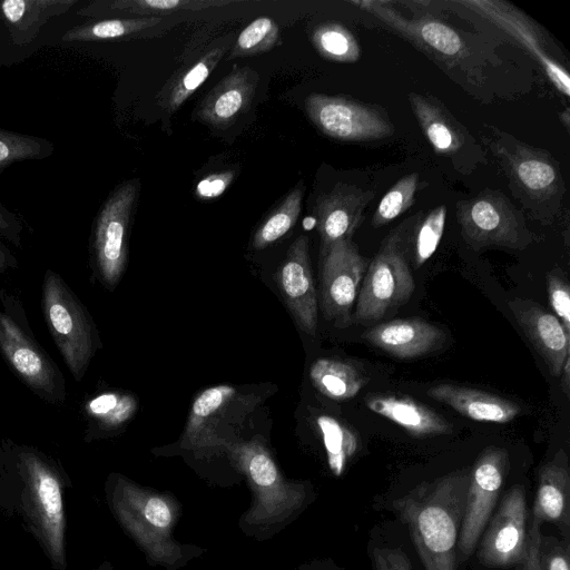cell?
<instances>
[{
	"label": "cell",
	"instance_id": "obj_1",
	"mask_svg": "<svg viewBox=\"0 0 570 570\" xmlns=\"http://www.w3.org/2000/svg\"><path fill=\"white\" fill-rule=\"evenodd\" d=\"M71 485L58 459L0 440V514L32 537L53 570H67L63 501Z\"/></svg>",
	"mask_w": 570,
	"mask_h": 570
},
{
	"label": "cell",
	"instance_id": "obj_2",
	"mask_svg": "<svg viewBox=\"0 0 570 570\" xmlns=\"http://www.w3.org/2000/svg\"><path fill=\"white\" fill-rule=\"evenodd\" d=\"M471 469L424 481L394 502L425 570H456V546Z\"/></svg>",
	"mask_w": 570,
	"mask_h": 570
},
{
	"label": "cell",
	"instance_id": "obj_3",
	"mask_svg": "<svg viewBox=\"0 0 570 570\" xmlns=\"http://www.w3.org/2000/svg\"><path fill=\"white\" fill-rule=\"evenodd\" d=\"M484 141L504 171L510 189L542 225L552 224L562 208L566 187L560 166L544 149L487 126Z\"/></svg>",
	"mask_w": 570,
	"mask_h": 570
},
{
	"label": "cell",
	"instance_id": "obj_4",
	"mask_svg": "<svg viewBox=\"0 0 570 570\" xmlns=\"http://www.w3.org/2000/svg\"><path fill=\"white\" fill-rule=\"evenodd\" d=\"M416 213L394 227L367 265L350 325L377 322L406 304L415 289L410 266L413 237L422 217Z\"/></svg>",
	"mask_w": 570,
	"mask_h": 570
},
{
	"label": "cell",
	"instance_id": "obj_5",
	"mask_svg": "<svg viewBox=\"0 0 570 570\" xmlns=\"http://www.w3.org/2000/svg\"><path fill=\"white\" fill-rule=\"evenodd\" d=\"M0 354L7 365L42 401L62 405L63 373L36 340L22 305L4 291H0Z\"/></svg>",
	"mask_w": 570,
	"mask_h": 570
},
{
	"label": "cell",
	"instance_id": "obj_6",
	"mask_svg": "<svg viewBox=\"0 0 570 570\" xmlns=\"http://www.w3.org/2000/svg\"><path fill=\"white\" fill-rule=\"evenodd\" d=\"M47 328L76 381H80L99 347L96 325L83 303L56 272L47 271L41 288Z\"/></svg>",
	"mask_w": 570,
	"mask_h": 570
},
{
	"label": "cell",
	"instance_id": "obj_7",
	"mask_svg": "<svg viewBox=\"0 0 570 570\" xmlns=\"http://www.w3.org/2000/svg\"><path fill=\"white\" fill-rule=\"evenodd\" d=\"M464 240L475 250L488 247L525 249L535 240L523 214L498 190L485 189L458 203Z\"/></svg>",
	"mask_w": 570,
	"mask_h": 570
},
{
	"label": "cell",
	"instance_id": "obj_8",
	"mask_svg": "<svg viewBox=\"0 0 570 570\" xmlns=\"http://www.w3.org/2000/svg\"><path fill=\"white\" fill-rule=\"evenodd\" d=\"M305 111L322 134L340 141H375L395 131L384 108L343 96L311 94Z\"/></svg>",
	"mask_w": 570,
	"mask_h": 570
},
{
	"label": "cell",
	"instance_id": "obj_9",
	"mask_svg": "<svg viewBox=\"0 0 570 570\" xmlns=\"http://www.w3.org/2000/svg\"><path fill=\"white\" fill-rule=\"evenodd\" d=\"M137 196V181L118 186L102 205L95 223L92 254L100 282L115 287L127 262V237Z\"/></svg>",
	"mask_w": 570,
	"mask_h": 570
},
{
	"label": "cell",
	"instance_id": "obj_10",
	"mask_svg": "<svg viewBox=\"0 0 570 570\" xmlns=\"http://www.w3.org/2000/svg\"><path fill=\"white\" fill-rule=\"evenodd\" d=\"M509 466L510 459L505 449L488 446L470 471L458 540L459 552L464 559L473 553L488 525Z\"/></svg>",
	"mask_w": 570,
	"mask_h": 570
},
{
	"label": "cell",
	"instance_id": "obj_11",
	"mask_svg": "<svg viewBox=\"0 0 570 570\" xmlns=\"http://www.w3.org/2000/svg\"><path fill=\"white\" fill-rule=\"evenodd\" d=\"M321 308L337 326H348L367 261L352 239H343L321 253Z\"/></svg>",
	"mask_w": 570,
	"mask_h": 570
},
{
	"label": "cell",
	"instance_id": "obj_12",
	"mask_svg": "<svg viewBox=\"0 0 570 570\" xmlns=\"http://www.w3.org/2000/svg\"><path fill=\"white\" fill-rule=\"evenodd\" d=\"M407 99L420 128L438 155L448 157L464 174L484 160L472 135L436 98L410 92Z\"/></svg>",
	"mask_w": 570,
	"mask_h": 570
},
{
	"label": "cell",
	"instance_id": "obj_13",
	"mask_svg": "<svg viewBox=\"0 0 570 570\" xmlns=\"http://www.w3.org/2000/svg\"><path fill=\"white\" fill-rule=\"evenodd\" d=\"M458 3L513 38L539 63L552 86L564 97L570 96V77L567 69L550 52L542 31L525 13L500 0H470Z\"/></svg>",
	"mask_w": 570,
	"mask_h": 570
},
{
	"label": "cell",
	"instance_id": "obj_14",
	"mask_svg": "<svg viewBox=\"0 0 570 570\" xmlns=\"http://www.w3.org/2000/svg\"><path fill=\"white\" fill-rule=\"evenodd\" d=\"M523 488L514 485L504 495L488 529L482 533L478 559L485 567H509L521 561L528 529Z\"/></svg>",
	"mask_w": 570,
	"mask_h": 570
},
{
	"label": "cell",
	"instance_id": "obj_15",
	"mask_svg": "<svg viewBox=\"0 0 570 570\" xmlns=\"http://www.w3.org/2000/svg\"><path fill=\"white\" fill-rule=\"evenodd\" d=\"M232 458L249 479L258 499L257 511L263 517H277L297 507L302 501L301 491L286 483L271 453L255 439L232 443Z\"/></svg>",
	"mask_w": 570,
	"mask_h": 570
},
{
	"label": "cell",
	"instance_id": "obj_16",
	"mask_svg": "<svg viewBox=\"0 0 570 570\" xmlns=\"http://www.w3.org/2000/svg\"><path fill=\"white\" fill-rule=\"evenodd\" d=\"M277 283L299 330L311 336L315 335L318 302L306 235L298 236L288 248L277 272Z\"/></svg>",
	"mask_w": 570,
	"mask_h": 570
},
{
	"label": "cell",
	"instance_id": "obj_17",
	"mask_svg": "<svg viewBox=\"0 0 570 570\" xmlns=\"http://www.w3.org/2000/svg\"><path fill=\"white\" fill-rule=\"evenodd\" d=\"M508 307L553 376L570 355V334L558 317L530 298L515 297Z\"/></svg>",
	"mask_w": 570,
	"mask_h": 570
},
{
	"label": "cell",
	"instance_id": "obj_18",
	"mask_svg": "<svg viewBox=\"0 0 570 570\" xmlns=\"http://www.w3.org/2000/svg\"><path fill=\"white\" fill-rule=\"evenodd\" d=\"M373 198L372 190L342 183L317 198L315 215L321 236V253L338 240L352 239Z\"/></svg>",
	"mask_w": 570,
	"mask_h": 570
},
{
	"label": "cell",
	"instance_id": "obj_19",
	"mask_svg": "<svg viewBox=\"0 0 570 570\" xmlns=\"http://www.w3.org/2000/svg\"><path fill=\"white\" fill-rule=\"evenodd\" d=\"M368 344L402 360L416 358L445 345L446 335L436 325L420 318L393 320L362 334Z\"/></svg>",
	"mask_w": 570,
	"mask_h": 570
},
{
	"label": "cell",
	"instance_id": "obj_20",
	"mask_svg": "<svg viewBox=\"0 0 570 570\" xmlns=\"http://www.w3.org/2000/svg\"><path fill=\"white\" fill-rule=\"evenodd\" d=\"M240 400L242 396L230 385H217L199 393L190 407L183 446L205 450L220 445L218 432L227 426L229 414Z\"/></svg>",
	"mask_w": 570,
	"mask_h": 570
},
{
	"label": "cell",
	"instance_id": "obj_21",
	"mask_svg": "<svg viewBox=\"0 0 570 570\" xmlns=\"http://www.w3.org/2000/svg\"><path fill=\"white\" fill-rule=\"evenodd\" d=\"M259 81L258 73L249 67L234 65L204 98L196 109V116L208 126L224 129L229 127L249 107Z\"/></svg>",
	"mask_w": 570,
	"mask_h": 570
},
{
	"label": "cell",
	"instance_id": "obj_22",
	"mask_svg": "<svg viewBox=\"0 0 570 570\" xmlns=\"http://www.w3.org/2000/svg\"><path fill=\"white\" fill-rule=\"evenodd\" d=\"M428 395L479 422L509 423L521 412L519 404L510 400L464 385L438 384L429 389Z\"/></svg>",
	"mask_w": 570,
	"mask_h": 570
},
{
	"label": "cell",
	"instance_id": "obj_23",
	"mask_svg": "<svg viewBox=\"0 0 570 570\" xmlns=\"http://www.w3.org/2000/svg\"><path fill=\"white\" fill-rule=\"evenodd\" d=\"M538 490L532 517L541 522H554L569 528L570 469L563 449L539 470Z\"/></svg>",
	"mask_w": 570,
	"mask_h": 570
},
{
	"label": "cell",
	"instance_id": "obj_24",
	"mask_svg": "<svg viewBox=\"0 0 570 570\" xmlns=\"http://www.w3.org/2000/svg\"><path fill=\"white\" fill-rule=\"evenodd\" d=\"M372 412L403 428L413 436L452 433L453 426L439 413L407 396L374 394L365 400Z\"/></svg>",
	"mask_w": 570,
	"mask_h": 570
},
{
	"label": "cell",
	"instance_id": "obj_25",
	"mask_svg": "<svg viewBox=\"0 0 570 570\" xmlns=\"http://www.w3.org/2000/svg\"><path fill=\"white\" fill-rule=\"evenodd\" d=\"M78 0H4L0 14L13 43H30L51 18L69 11Z\"/></svg>",
	"mask_w": 570,
	"mask_h": 570
},
{
	"label": "cell",
	"instance_id": "obj_26",
	"mask_svg": "<svg viewBox=\"0 0 570 570\" xmlns=\"http://www.w3.org/2000/svg\"><path fill=\"white\" fill-rule=\"evenodd\" d=\"M314 386L325 396L346 401L358 394L365 377L350 363L334 358H318L309 368Z\"/></svg>",
	"mask_w": 570,
	"mask_h": 570
},
{
	"label": "cell",
	"instance_id": "obj_27",
	"mask_svg": "<svg viewBox=\"0 0 570 570\" xmlns=\"http://www.w3.org/2000/svg\"><path fill=\"white\" fill-rule=\"evenodd\" d=\"M136 409L135 397L122 392L107 391L89 399L83 405L88 421V439L94 434L111 432L121 426L131 419Z\"/></svg>",
	"mask_w": 570,
	"mask_h": 570
},
{
	"label": "cell",
	"instance_id": "obj_28",
	"mask_svg": "<svg viewBox=\"0 0 570 570\" xmlns=\"http://www.w3.org/2000/svg\"><path fill=\"white\" fill-rule=\"evenodd\" d=\"M161 20L158 16L108 19L78 24L68 29L63 41H97L124 38L151 28Z\"/></svg>",
	"mask_w": 570,
	"mask_h": 570
},
{
	"label": "cell",
	"instance_id": "obj_29",
	"mask_svg": "<svg viewBox=\"0 0 570 570\" xmlns=\"http://www.w3.org/2000/svg\"><path fill=\"white\" fill-rule=\"evenodd\" d=\"M317 426L326 450L328 466L340 476L357 451V436L348 426L328 415L318 416Z\"/></svg>",
	"mask_w": 570,
	"mask_h": 570
},
{
	"label": "cell",
	"instance_id": "obj_30",
	"mask_svg": "<svg viewBox=\"0 0 570 570\" xmlns=\"http://www.w3.org/2000/svg\"><path fill=\"white\" fill-rule=\"evenodd\" d=\"M303 194L304 186L299 183L263 222L253 238L255 249H264L272 245L295 225L301 213Z\"/></svg>",
	"mask_w": 570,
	"mask_h": 570
},
{
	"label": "cell",
	"instance_id": "obj_31",
	"mask_svg": "<svg viewBox=\"0 0 570 570\" xmlns=\"http://www.w3.org/2000/svg\"><path fill=\"white\" fill-rule=\"evenodd\" d=\"M312 42L317 52L331 61L351 63L361 56L354 35L336 22L318 24L312 32Z\"/></svg>",
	"mask_w": 570,
	"mask_h": 570
},
{
	"label": "cell",
	"instance_id": "obj_32",
	"mask_svg": "<svg viewBox=\"0 0 570 570\" xmlns=\"http://www.w3.org/2000/svg\"><path fill=\"white\" fill-rule=\"evenodd\" d=\"M225 48L217 47L207 52L168 89L164 108L175 112L209 77L224 55Z\"/></svg>",
	"mask_w": 570,
	"mask_h": 570
},
{
	"label": "cell",
	"instance_id": "obj_33",
	"mask_svg": "<svg viewBox=\"0 0 570 570\" xmlns=\"http://www.w3.org/2000/svg\"><path fill=\"white\" fill-rule=\"evenodd\" d=\"M53 153V145L40 137L0 129V171L18 161L42 159Z\"/></svg>",
	"mask_w": 570,
	"mask_h": 570
},
{
	"label": "cell",
	"instance_id": "obj_34",
	"mask_svg": "<svg viewBox=\"0 0 570 570\" xmlns=\"http://www.w3.org/2000/svg\"><path fill=\"white\" fill-rule=\"evenodd\" d=\"M233 3L230 0H116L108 3L111 11L136 13L140 17L197 11Z\"/></svg>",
	"mask_w": 570,
	"mask_h": 570
},
{
	"label": "cell",
	"instance_id": "obj_35",
	"mask_svg": "<svg viewBox=\"0 0 570 570\" xmlns=\"http://www.w3.org/2000/svg\"><path fill=\"white\" fill-rule=\"evenodd\" d=\"M419 186V175L409 174L400 178L382 197L371 219L373 227L387 225L405 213L413 204Z\"/></svg>",
	"mask_w": 570,
	"mask_h": 570
},
{
	"label": "cell",
	"instance_id": "obj_36",
	"mask_svg": "<svg viewBox=\"0 0 570 570\" xmlns=\"http://www.w3.org/2000/svg\"><path fill=\"white\" fill-rule=\"evenodd\" d=\"M279 38V28L269 17H258L238 35L229 59L249 57L274 48Z\"/></svg>",
	"mask_w": 570,
	"mask_h": 570
},
{
	"label": "cell",
	"instance_id": "obj_37",
	"mask_svg": "<svg viewBox=\"0 0 570 570\" xmlns=\"http://www.w3.org/2000/svg\"><path fill=\"white\" fill-rule=\"evenodd\" d=\"M445 219L446 207L440 205L419 220L412 247L415 267H421L436 250L444 233Z\"/></svg>",
	"mask_w": 570,
	"mask_h": 570
},
{
	"label": "cell",
	"instance_id": "obj_38",
	"mask_svg": "<svg viewBox=\"0 0 570 570\" xmlns=\"http://www.w3.org/2000/svg\"><path fill=\"white\" fill-rule=\"evenodd\" d=\"M547 291L554 315L570 334V287L562 269L553 268L548 273Z\"/></svg>",
	"mask_w": 570,
	"mask_h": 570
},
{
	"label": "cell",
	"instance_id": "obj_39",
	"mask_svg": "<svg viewBox=\"0 0 570 570\" xmlns=\"http://www.w3.org/2000/svg\"><path fill=\"white\" fill-rule=\"evenodd\" d=\"M541 524L542 522L531 517L527 529L525 546L521 558L520 570L541 569Z\"/></svg>",
	"mask_w": 570,
	"mask_h": 570
},
{
	"label": "cell",
	"instance_id": "obj_40",
	"mask_svg": "<svg viewBox=\"0 0 570 570\" xmlns=\"http://www.w3.org/2000/svg\"><path fill=\"white\" fill-rule=\"evenodd\" d=\"M542 570H570L569 549L554 539L543 538L541 542Z\"/></svg>",
	"mask_w": 570,
	"mask_h": 570
},
{
	"label": "cell",
	"instance_id": "obj_41",
	"mask_svg": "<svg viewBox=\"0 0 570 570\" xmlns=\"http://www.w3.org/2000/svg\"><path fill=\"white\" fill-rule=\"evenodd\" d=\"M372 561L374 570H413L410 559L397 548H375Z\"/></svg>",
	"mask_w": 570,
	"mask_h": 570
},
{
	"label": "cell",
	"instance_id": "obj_42",
	"mask_svg": "<svg viewBox=\"0 0 570 570\" xmlns=\"http://www.w3.org/2000/svg\"><path fill=\"white\" fill-rule=\"evenodd\" d=\"M234 176L235 173L232 170L206 176L197 184V197L200 199H212L220 196L228 188Z\"/></svg>",
	"mask_w": 570,
	"mask_h": 570
},
{
	"label": "cell",
	"instance_id": "obj_43",
	"mask_svg": "<svg viewBox=\"0 0 570 570\" xmlns=\"http://www.w3.org/2000/svg\"><path fill=\"white\" fill-rule=\"evenodd\" d=\"M21 225L18 218L0 204V236L20 245Z\"/></svg>",
	"mask_w": 570,
	"mask_h": 570
},
{
	"label": "cell",
	"instance_id": "obj_44",
	"mask_svg": "<svg viewBox=\"0 0 570 570\" xmlns=\"http://www.w3.org/2000/svg\"><path fill=\"white\" fill-rule=\"evenodd\" d=\"M561 390L569 397L570 395V355L566 358L560 375Z\"/></svg>",
	"mask_w": 570,
	"mask_h": 570
},
{
	"label": "cell",
	"instance_id": "obj_45",
	"mask_svg": "<svg viewBox=\"0 0 570 570\" xmlns=\"http://www.w3.org/2000/svg\"><path fill=\"white\" fill-rule=\"evenodd\" d=\"M17 262L14 257L8 252V249L0 244V273L6 272L9 268L16 267Z\"/></svg>",
	"mask_w": 570,
	"mask_h": 570
},
{
	"label": "cell",
	"instance_id": "obj_46",
	"mask_svg": "<svg viewBox=\"0 0 570 570\" xmlns=\"http://www.w3.org/2000/svg\"><path fill=\"white\" fill-rule=\"evenodd\" d=\"M559 118H560L561 122L563 124V126L566 127V129L569 131V126H570L569 107H567L562 112L559 114Z\"/></svg>",
	"mask_w": 570,
	"mask_h": 570
},
{
	"label": "cell",
	"instance_id": "obj_47",
	"mask_svg": "<svg viewBox=\"0 0 570 570\" xmlns=\"http://www.w3.org/2000/svg\"><path fill=\"white\" fill-rule=\"evenodd\" d=\"M96 570H112V567L108 562H104L98 569Z\"/></svg>",
	"mask_w": 570,
	"mask_h": 570
}]
</instances>
